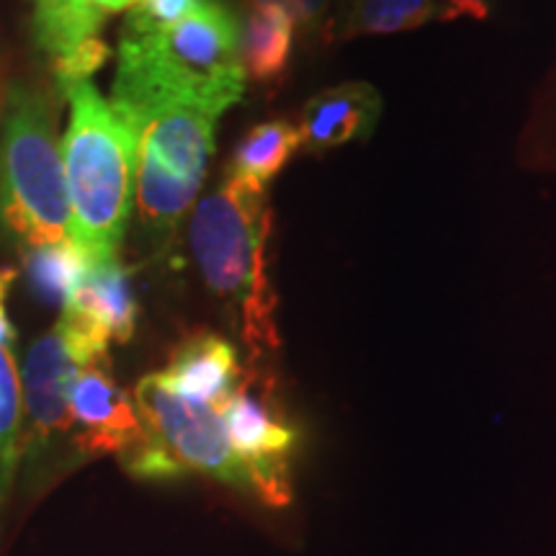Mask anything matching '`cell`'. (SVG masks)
Segmentation results:
<instances>
[{
  "label": "cell",
  "instance_id": "24",
  "mask_svg": "<svg viewBox=\"0 0 556 556\" xmlns=\"http://www.w3.org/2000/svg\"><path fill=\"white\" fill-rule=\"evenodd\" d=\"M250 9L287 13V16L294 18V24H296V0H250Z\"/></svg>",
  "mask_w": 556,
  "mask_h": 556
},
{
  "label": "cell",
  "instance_id": "12",
  "mask_svg": "<svg viewBox=\"0 0 556 556\" xmlns=\"http://www.w3.org/2000/svg\"><path fill=\"white\" fill-rule=\"evenodd\" d=\"M178 394L204 405L225 407L240 387V364L232 343L214 332H193L173 351L170 364L160 371Z\"/></svg>",
  "mask_w": 556,
  "mask_h": 556
},
{
  "label": "cell",
  "instance_id": "19",
  "mask_svg": "<svg viewBox=\"0 0 556 556\" xmlns=\"http://www.w3.org/2000/svg\"><path fill=\"white\" fill-rule=\"evenodd\" d=\"M204 0H137L129 9L124 31L127 37H150L178 24L180 18L189 16Z\"/></svg>",
  "mask_w": 556,
  "mask_h": 556
},
{
  "label": "cell",
  "instance_id": "13",
  "mask_svg": "<svg viewBox=\"0 0 556 556\" xmlns=\"http://www.w3.org/2000/svg\"><path fill=\"white\" fill-rule=\"evenodd\" d=\"M430 21H451L438 0H343L338 18L325 26V37L343 41L364 34H397Z\"/></svg>",
  "mask_w": 556,
  "mask_h": 556
},
{
  "label": "cell",
  "instance_id": "16",
  "mask_svg": "<svg viewBox=\"0 0 556 556\" xmlns=\"http://www.w3.org/2000/svg\"><path fill=\"white\" fill-rule=\"evenodd\" d=\"M299 148H302V139H299L296 124L289 119L263 122L242 137L229 170L240 173V176L261 186H268Z\"/></svg>",
  "mask_w": 556,
  "mask_h": 556
},
{
  "label": "cell",
  "instance_id": "2",
  "mask_svg": "<svg viewBox=\"0 0 556 556\" xmlns=\"http://www.w3.org/2000/svg\"><path fill=\"white\" fill-rule=\"evenodd\" d=\"M274 214L266 186L229 170L191 219V250L208 289L229 304L255 356L278 348L276 291L266 258Z\"/></svg>",
  "mask_w": 556,
  "mask_h": 556
},
{
  "label": "cell",
  "instance_id": "6",
  "mask_svg": "<svg viewBox=\"0 0 556 556\" xmlns=\"http://www.w3.org/2000/svg\"><path fill=\"white\" fill-rule=\"evenodd\" d=\"M217 114L199 106H165L139 119L135 186L142 222L170 232L189 212L214 152Z\"/></svg>",
  "mask_w": 556,
  "mask_h": 556
},
{
  "label": "cell",
  "instance_id": "15",
  "mask_svg": "<svg viewBox=\"0 0 556 556\" xmlns=\"http://www.w3.org/2000/svg\"><path fill=\"white\" fill-rule=\"evenodd\" d=\"M103 18L88 0H34V34L52 65L99 39Z\"/></svg>",
  "mask_w": 556,
  "mask_h": 556
},
{
  "label": "cell",
  "instance_id": "7",
  "mask_svg": "<svg viewBox=\"0 0 556 556\" xmlns=\"http://www.w3.org/2000/svg\"><path fill=\"white\" fill-rule=\"evenodd\" d=\"M232 451L245 464L250 492L268 505H287L291 500L289 458L296 446V430L274 402L270 384L253 387L240 381L222 407Z\"/></svg>",
  "mask_w": 556,
  "mask_h": 556
},
{
  "label": "cell",
  "instance_id": "21",
  "mask_svg": "<svg viewBox=\"0 0 556 556\" xmlns=\"http://www.w3.org/2000/svg\"><path fill=\"white\" fill-rule=\"evenodd\" d=\"M13 281H16V268H0V348H11L16 340V330H13L9 312H5V299H9Z\"/></svg>",
  "mask_w": 556,
  "mask_h": 556
},
{
  "label": "cell",
  "instance_id": "18",
  "mask_svg": "<svg viewBox=\"0 0 556 556\" xmlns=\"http://www.w3.org/2000/svg\"><path fill=\"white\" fill-rule=\"evenodd\" d=\"M24 415V397L16 364L9 348H0V492L5 490L18 458V428Z\"/></svg>",
  "mask_w": 556,
  "mask_h": 556
},
{
  "label": "cell",
  "instance_id": "25",
  "mask_svg": "<svg viewBox=\"0 0 556 556\" xmlns=\"http://www.w3.org/2000/svg\"><path fill=\"white\" fill-rule=\"evenodd\" d=\"M88 3L93 5L99 13H103V16H109V13H119V11L131 9L137 0H88Z\"/></svg>",
  "mask_w": 556,
  "mask_h": 556
},
{
  "label": "cell",
  "instance_id": "11",
  "mask_svg": "<svg viewBox=\"0 0 556 556\" xmlns=\"http://www.w3.org/2000/svg\"><path fill=\"white\" fill-rule=\"evenodd\" d=\"M381 96L368 83H343L307 101L299 119V139L312 155H323L353 139H366L377 127Z\"/></svg>",
  "mask_w": 556,
  "mask_h": 556
},
{
  "label": "cell",
  "instance_id": "1",
  "mask_svg": "<svg viewBox=\"0 0 556 556\" xmlns=\"http://www.w3.org/2000/svg\"><path fill=\"white\" fill-rule=\"evenodd\" d=\"M245 90L240 26L222 3L204 0L170 29L122 34L111 106L129 127L165 106H199L222 116Z\"/></svg>",
  "mask_w": 556,
  "mask_h": 556
},
{
  "label": "cell",
  "instance_id": "22",
  "mask_svg": "<svg viewBox=\"0 0 556 556\" xmlns=\"http://www.w3.org/2000/svg\"><path fill=\"white\" fill-rule=\"evenodd\" d=\"M438 3L448 11L451 18H458V16L486 18L490 16L492 0H438Z\"/></svg>",
  "mask_w": 556,
  "mask_h": 556
},
{
  "label": "cell",
  "instance_id": "23",
  "mask_svg": "<svg viewBox=\"0 0 556 556\" xmlns=\"http://www.w3.org/2000/svg\"><path fill=\"white\" fill-rule=\"evenodd\" d=\"M330 0H296V24L307 31H315V26L323 21Z\"/></svg>",
  "mask_w": 556,
  "mask_h": 556
},
{
  "label": "cell",
  "instance_id": "5",
  "mask_svg": "<svg viewBox=\"0 0 556 556\" xmlns=\"http://www.w3.org/2000/svg\"><path fill=\"white\" fill-rule=\"evenodd\" d=\"M135 407L142 438L122 454V464L139 479L206 475L250 492V475L227 438L222 409L178 394L163 374L139 379Z\"/></svg>",
  "mask_w": 556,
  "mask_h": 556
},
{
  "label": "cell",
  "instance_id": "4",
  "mask_svg": "<svg viewBox=\"0 0 556 556\" xmlns=\"http://www.w3.org/2000/svg\"><path fill=\"white\" fill-rule=\"evenodd\" d=\"M0 199L5 225L24 245L75 242L54 111L47 96L29 86H13L3 99Z\"/></svg>",
  "mask_w": 556,
  "mask_h": 556
},
{
  "label": "cell",
  "instance_id": "9",
  "mask_svg": "<svg viewBox=\"0 0 556 556\" xmlns=\"http://www.w3.org/2000/svg\"><path fill=\"white\" fill-rule=\"evenodd\" d=\"M75 443L86 456L124 454L142 438L135 402L109 374L106 361L80 368L70 392Z\"/></svg>",
  "mask_w": 556,
  "mask_h": 556
},
{
  "label": "cell",
  "instance_id": "20",
  "mask_svg": "<svg viewBox=\"0 0 556 556\" xmlns=\"http://www.w3.org/2000/svg\"><path fill=\"white\" fill-rule=\"evenodd\" d=\"M109 60V47L101 37L83 45L80 50H75L70 58L54 62V75H58L60 88L65 90L67 86H75V83L90 80V75L99 73L103 62Z\"/></svg>",
  "mask_w": 556,
  "mask_h": 556
},
{
  "label": "cell",
  "instance_id": "14",
  "mask_svg": "<svg viewBox=\"0 0 556 556\" xmlns=\"http://www.w3.org/2000/svg\"><path fill=\"white\" fill-rule=\"evenodd\" d=\"M294 18L278 11H253L240 29V62L245 78L276 88L287 78L294 41Z\"/></svg>",
  "mask_w": 556,
  "mask_h": 556
},
{
  "label": "cell",
  "instance_id": "17",
  "mask_svg": "<svg viewBox=\"0 0 556 556\" xmlns=\"http://www.w3.org/2000/svg\"><path fill=\"white\" fill-rule=\"evenodd\" d=\"M88 266V253L73 240L58 242V245L29 248V255H26L31 287L41 302L52 304V307H65L67 299L86 278Z\"/></svg>",
  "mask_w": 556,
  "mask_h": 556
},
{
  "label": "cell",
  "instance_id": "8",
  "mask_svg": "<svg viewBox=\"0 0 556 556\" xmlns=\"http://www.w3.org/2000/svg\"><path fill=\"white\" fill-rule=\"evenodd\" d=\"M137 328V299L119 255L90 261L88 274L62 307L58 330L80 368L103 364L111 343H129Z\"/></svg>",
  "mask_w": 556,
  "mask_h": 556
},
{
  "label": "cell",
  "instance_id": "10",
  "mask_svg": "<svg viewBox=\"0 0 556 556\" xmlns=\"http://www.w3.org/2000/svg\"><path fill=\"white\" fill-rule=\"evenodd\" d=\"M78 371L80 364L70 353L58 325L31 345L24 364V409L39 443L73 430L70 392Z\"/></svg>",
  "mask_w": 556,
  "mask_h": 556
},
{
  "label": "cell",
  "instance_id": "3",
  "mask_svg": "<svg viewBox=\"0 0 556 556\" xmlns=\"http://www.w3.org/2000/svg\"><path fill=\"white\" fill-rule=\"evenodd\" d=\"M70 124L62 139L75 242L90 261L119 255L135 189L137 139L90 80L65 88Z\"/></svg>",
  "mask_w": 556,
  "mask_h": 556
}]
</instances>
